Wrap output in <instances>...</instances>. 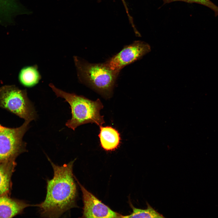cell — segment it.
I'll use <instances>...</instances> for the list:
<instances>
[{
	"label": "cell",
	"mask_w": 218,
	"mask_h": 218,
	"mask_svg": "<svg viewBox=\"0 0 218 218\" xmlns=\"http://www.w3.org/2000/svg\"><path fill=\"white\" fill-rule=\"evenodd\" d=\"M16 7L15 0H0V13L11 12Z\"/></svg>",
	"instance_id": "5bb4252c"
},
{
	"label": "cell",
	"mask_w": 218,
	"mask_h": 218,
	"mask_svg": "<svg viewBox=\"0 0 218 218\" xmlns=\"http://www.w3.org/2000/svg\"><path fill=\"white\" fill-rule=\"evenodd\" d=\"M147 208L146 209L136 208L131 206L133 212L130 215L123 216L122 218H164L161 214L152 207L147 202Z\"/></svg>",
	"instance_id": "7c38bea8"
},
{
	"label": "cell",
	"mask_w": 218,
	"mask_h": 218,
	"mask_svg": "<svg viewBox=\"0 0 218 218\" xmlns=\"http://www.w3.org/2000/svg\"><path fill=\"white\" fill-rule=\"evenodd\" d=\"M49 86L57 97L64 98L70 106L72 117L65 124L68 128L74 130L78 126L86 124L94 123L100 127L104 123V117L100 114L104 106L99 99L93 101L82 96L65 92L52 83Z\"/></svg>",
	"instance_id": "7a4b0ae2"
},
{
	"label": "cell",
	"mask_w": 218,
	"mask_h": 218,
	"mask_svg": "<svg viewBox=\"0 0 218 218\" xmlns=\"http://www.w3.org/2000/svg\"><path fill=\"white\" fill-rule=\"evenodd\" d=\"M164 4L175 1H183L189 3H195L209 8L214 13L216 16H218V6L210 0H162Z\"/></svg>",
	"instance_id": "4fadbf2b"
},
{
	"label": "cell",
	"mask_w": 218,
	"mask_h": 218,
	"mask_svg": "<svg viewBox=\"0 0 218 218\" xmlns=\"http://www.w3.org/2000/svg\"><path fill=\"white\" fill-rule=\"evenodd\" d=\"M16 165L15 160H9L0 164V197L9 195L12 177Z\"/></svg>",
	"instance_id": "30bf717a"
},
{
	"label": "cell",
	"mask_w": 218,
	"mask_h": 218,
	"mask_svg": "<svg viewBox=\"0 0 218 218\" xmlns=\"http://www.w3.org/2000/svg\"><path fill=\"white\" fill-rule=\"evenodd\" d=\"M82 193L84 203L83 217L122 218V215L113 211L82 186L75 177Z\"/></svg>",
	"instance_id": "52a82bcc"
},
{
	"label": "cell",
	"mask_w": 218,
	"mask_h": 218,
	"mask_svg": "<svg viewBox=\"0 0 218 218\" xmlns=\"http://www.w3.org/2000/svg\"><path fill=\"white\" fill-rule=\"evenodd\" d=\"M37 66H28L22 68L18 75L21 84L27 87L33 86L39 82L41 75L38 70Z\"/></svg>",
	"instance_id": "8fae6325"
},
{
	"label": "cell",
	"mask_w": 218,
	"mask_h": 218,
	"mask_svg": "<svg viewBox=\"0 0 218 218\" xmlns=\"http://www.w3.org/2000/svg\"><path fill=\"white\" fill-rule=\"evenodd\" d=\"M0 107L5 109L25 121L35 120L37 115L34 107L28 99L27 91L14 85L0 88Z\"/></svg>",
	"instance_id": "277c9868"
},
{
	"label": "cell",
	"mask_w": 218,
	"mask_h": 218,
	"mask_svg": "<svg viewBox=\"0 0 218 218\" xmlns=\"http://www.w3.org/2000/svg\"><path fill=\"white\" fill-rule=\"evenodd\" d=\"M30 122L25 121L21 126L16 128L0 124V164L15 160L20 154L27 152V144L23 138L29 128Z\"/></svg>",
	"instance_id": "5b68a950"
},
{
	"label": "cell",
	"mask_w": 218,
	"mask_h": 218,
	"mask_svg": "<svg viewBox=\"0 0 218 218\" xmlns=\"http://www.w3.org/2000/svg\"><path fill=\"white\" fill-rule=\"evenodd\" d=\"M74 59L80 81L104 97H111L119 73L111 69L105 62L91 63L76 56Z\"/></svg>",
	"instance_id": "3957f363"
},
{
	"label": "cell",
	"mask_w": 218,
	"mask_h": 218,
	"mask_svg": "<svg viewBox=\"0 0 218 218\" xmlns=\"http://www.w3.org/2000/svg\"><path fill=\"white\" fill-rule=\"evenodd\" d=\"M48 159L53 169L54 175L52 178L47 180L45 200L34 206L38 208L41 217L58 218L76 206L77 189L73 172L75 160L60 166Z\"/></svg>",
	"instance_id": "6da1fadb"
},
{
	"label": "cell",
	"mask_w": 218,
	"mask_h": 218,
	"mask_svg": "<svg viewBox=\"0 0 218 218\" xmlns=\"http://www.w3.org/2000/svg\"><path fill=\"white\" fill-rule=\"evenodd\" d=\"M99 127L100 131L98 136L101 147L107 151H113L117 148L121 140L118 130L111 126Z\"/></svg>",
	"instance_id": "9c48e42d"
},
{
	"label": "cell",
	"mask_w": 218,
	"mask_h": 218,
	"mask_svg": "<svg viewBox=\"0 0 218 218\" xmlns=\"http://www.w3.org/2000/svg\"><path fill=\"white\" fill-rule=\"evenodd\" d=\"M150 50V47L147 43L135 41L125 46L105 63L111 69L119 73L125 66L140 59Z\"/></svg>",
	"instance_id": "8992f818"
},
{
	"label": "cell",
	"mask_w": 218,
	"mask_h": 218,
	"mask_svg": "<svg viewBox=\"0 0 218 218\" xmlns=\"http://www.w3.org/2000/svg\"><path fill=\"white\" fill-rule=\"evenodd\" d=\"M34 205L18 199L12 198L9 195L0 197V218H12L22 213L26 208Z\"/></svg>",
	"instance_id": "ba28073f"
}]
</instances>
